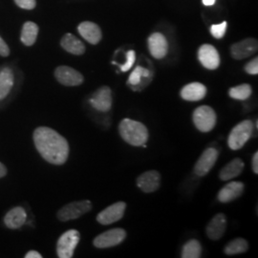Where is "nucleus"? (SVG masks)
I'll return each mask as SVG.
<instances>
[{
	"label": "nucleus",
	"instance_id": "4be33fe9",
	"mask_svg": "<svg viewBox=\"0 0 258 258\" xmlns=\"http://www.w3.org/2000/svg\"><path fill=\"white\" fill-rule=\"evenodd\" d=\"M60 45L66 52L72 55H81L85 52V46L83 42L72 34H66L60 40Z\"/></svg>",
	"mask_w": 258,
	"mask_h": 258
},
{
	"label": "nucleus",
	"instance_id": "6e6552de",
	"mask_svg": "<svg viewBox=\"0 0 258 258\" xmlns=\"http://www.w3.org/2000/svg\"><path fill=\"white\" fill-rule=\"evenodd\" d=\"M125 208H126V204L124 202H117L113 204L98 214L97 221L104 226L116 223L123 217Z\"/></svg>",
	"mask_w": 258,
	"mask_h": 258
},
{
	"label": "nucleus",
	"instance_id": "c9c22d12",
	"mask_svg": "<svg viewBox=\"0 0 258 258\" xmlns=\"http://www.w3.org/2000/svg\"><path fill=\"white\" fill-rule=\"evenodd\" d=\"M7 172H8L7 167L0 162V178H3L7 175Z\"/></svg>",
	"mask_w": 258,
	"mask_h": 258
},
{
	"label": "nucleus",
	"instance_id": "72a5a7b5",
	"mask_svg": "<svg viewBox=\"0 0 258 258\" xmlns=\"http://www.w3.org/2000/svg\"><path fill=\"white\" fill-rule=\"evenodd\" d=\"M252 170L255 174H258V152L256 151L252 156Z\"/></svg>",
	"mask_w": 258,
	"mask_h": 258
},
{
	"label": "nucleus",
	"instance_id": "7ed1b4c3",
	"mask_svg": "<svg viewBox=\"0 0 258 258\" xmlns=\"http://www.w3.org/2000/svg\"><path fill=\"white\" fill-rule=\"evenodd\" d=\"M253 132V122L245 120L231 129L228 139V145L232 150H238L245 146Z\"/></svg>",
	"mask_w": 258,
	"mask_h": 258
},
{
	"label": "nucleus",
	"instance_id": "393cba45",
	"mask_svg": "<svg viewBox=\"0 0 258 258\" xmlns=\"http://www.w3.org/2000/svg\"><path fill=\"white\" fill-rule=\"evenodd\" d=\"M249 249L248 242L243 238H235L231 241L224 249L227 255H235L246 252Z\"/></svg>",
	"mask_w": 258,
	"mask_h": 258
},
{
	"label": "nucleus",
	"instance_id": "a211bd4d",
	"mask_svg": "<svg viewBox=\"0 0 258 258\" xmlns=\"http://www.w3.org/2000/svg\"><path fill=\"white\" fill-rule=\"evenodd\" d=\"M78 31L86 41L93 45L98 44L102 39V31L94 22L83 21L79 25Z\"/></svg>",
	"mask_w": 258,
	"mask_h": 258
},
{
	"label": "nucleus",
	"instance_id": "2eb2a0df",
	"mask_svg": "<svg viewBox=\"0 0 258 258\" xmlns=\"http://www.w3.org/2000/svg\"><path fill=\"white\" fill-rule=\"evenodd\" d=\"M148 49L151 55L157 59L164 58L168 51V43L164 35L160 33H154L148 40Z\"/></svg>",
	"mask_w": 258,
	"mask_h": 258
},
{
	"label": "nucleus",
	"instance_id": "ddd939ff",
	"mask_svg": "<svg viewBox=\"0 0 258 258\" xmlns=\"http://www.w3.org/2000/svg\"><path fill=\"white\" fill-rule=\"evenodd\" d=\"M93 108L100 112H108L112 106V95L109 87L102 86L94 93L90 99Z\"/></svg>",
	"mask_w": 258,
	"mask_h": 258
},
{
	"label": "nucleus",
	"instance_id": "f3484780",
	"mask_svg": "<svg viewBox=\"0 0 258 258\" xmlns=\"http://www.w3.org/2000/svg\"><path fill=\"white\" fill-rule=\"evenodd\" d=\"M27 213L22 207H16L10 210L4 217V224L10 230H19L26 222Z\"/></svg>",
	"mask_w": 258,
	"mask_h": 258
},
{
	"label": "nucleus",
	"instance_id": "412c9836",
	"mask_svg": "<svg viewBox=\"0 0 258 258\" xmlns=\"http://www.w3.org/2000/svg\"><path fill=\"white\" fill-rule=\"evenodd\" d=\"M244 166H245L244 162L240 158H235L222 168L219 173V178L222 181L231 180L242 173Z\"/></svg>",
	"mask_w": 258,
	"mask_h": 258
},
{
	"label": "nucleus",
	"instance_id": "473e14b6",
	"mask_svg": "<svg viewBox=\"0 0 258 258\" xmlns=\"http://www.w3.org/2000/svg\"><path fill=\"white\" fill-rule=\"evenodd\" d=\"M9 55V46H8L7 43L3 40V38L0 37V55H1V56H8Z\"/></svg>",
	"mask_w": 258,
	"mask_h": 258
},
{
	"label": "nucleus",
	"instance_id": "c85d7f7f",
	"mask_svg": "<svg viewBox=\"0 0 258 258\" xmlns=\"http://www.w3.org/2000/svg\"><path fill=\"white\" fill-rule=\"evenodd\" d=\"M136 60V54L133 50H130L126 53V61L125 63L122 65H119L120 67V71L121 72H127L129 71L132 66L134 65V62Z\"/></svg>",
	"mask_w": 258,
	"mask_h": 258
},
{
	"label": "nucleus",
	"instance_id": "f03ea898",
	"mask_svg": "<svg viewBox=\"0 0 258 258\" xmlns=\"http://www.w3.org/2000/svg\"><path fill=\"white\" fill-rule=\"evenodd\" d=\"M120 137L133 147H141L147 144L148 130L147 126L137 120L124 119L119 125Z\"/></svg>",
	"mask_w": 258,
	"mask_h": 258
},
{
	"label": "nucleus",
	"instance_id": "9b49d317",
	"mask_svg": "<svg viewBox=\"0 0 258 258\" xmlns=\"http://www.w3.org/2000/svg\"><path fill=\"white\" fill-rule=\"evenodd\" d=\"M198 58L201 64L209 70H215L220 65L218 51L211 44H204L199 48Z\"/></svg>",
	"mask_w": 258,
	"mask_h": 258
},
{
	"label": "nucleus",
	"instance_id": "f704fd0d",
	"mask_svg": "<svg viewBox=\"0 0 258 258\" xmlns=\"http://www.w3.org/2000/svg\"><path fill=\"white\" fill-rule=\"evenodd\" d=\"M25 258H42V255L37 250H30L25 254Z\"/></svg>",
	"mask_w": 258,
	"mask_h": 258
},
{
	"label": "nucleus",
	"instance_id": "cd10ccee",
	"mask_svg": "<svg viewBox=\"0 0 258 258\" xmlns=\"http://www.w3.org/2000/svg\"><path fill=\"white\" fill-rule=\"evenodd\" d=\"M148 76H149V71L148 69L142 66H137L129 76L128 83L131 85H138L139 83H141L143 77L148 78Z\"/></svg>",
	"mask_w": 258,
	"mask_h": 258
},
{
	"label": "nucleus",
	"instance_id": "9d476101",
	"mask_svg": "<svg viewBox=\"0 0 258 258\" xmlns=\"http://www.w3.org/2000/svg\"><path fill=\"white\" fill-rule=\"evenodd\" d=\"M217 158L218 151L215 148H210L206 149L195 164L194 173L200 177L207 175L215 165Z\"/></svg>",
	"mask_w": 258,
	"mask_h": 258
},
{
	"label": "nucleus",
	"instance_id": "c756f323",
	"mask_svg": "<svg viewBox=\"0 0 258 258\" xmlns=\"http://www.w3.org/2000/svg\"><path fill=\"white\" fill-rule=\"evenodd\" d=\"M226 30H227V22L224 21V22H222L221 24L212 25L211 27V33L215 38L220 39L225 36Z\"/></svg>",
	"mask_w": 258,
	"mask_h": 258
},
{
	"label": "nucleus",
	"instance_id": "6ab92c4d",
	"mask_svg": "<svg viewBox=\"0 0 258 258\" xmlns=\"http://www.w3.org/2000/svg\"><path fill=\"white\" fill-rule=\"evenodd\" d=\"M245 185L241 182H231L226 184L218 194V200L221 203H230L237 199L244 191Z\"/></svg>",
	"mask_w": 258,
	"mask_h": 258
},
{
	"label": "nucleus",
	"instance_id": "a878e982",
	"mask_svg": "<svg viewBox=\"0 0 258 258\" xmlns=\"http://www.w3.org/2000/svg\"><path fill=\"white\" fill-rule=\"evenodd\" d=\"M202 254V247L201 244L197 240H189L182 250V257L183 258H199Z\"/></svg>",
	"mask_w": 258,
	"mask_h": 258
},
{
	"label": "nucleus",
	"instance_id": "bb28decb",
	"mask_svg": "<svg viewBox=\"0 0 258 258\" xmlns=\"http://www.w3.org/2000/svg\"><path fill=\"white\" fill-rule=\"evenodd\" d=\"M252 93V89L249 84H241L238 86L232 87L229 91V95L231 99L237 100V101H246L248 100Z\"/></svg>",
	"mask_w": 258,
	"mask_h": 258
},
{
	"label": "nucleus",
	"instance_id": "dca6fc26",
	"mask_svg": "<svg viewBox=\"0 0 258 258\" xmlns=\"http://www.w3.org/2000/svg\"><path fill=\"white\" fill-rule=\"evenodd\" d=\"M227 227V218L226 215L223 213L216 214L211 221L209 222L206 232L210 239H221L224 235Z\"/></svg>",
	"mask_w": 258,
	"mask_h": 258
},
{
	"label": "nucleus",
	"instance_id": "4468645a",
	"mask_svg": "<svg viewBox=\"0 0 258 258\" xmlns=\"http://www.w3.org/2000/svg\"><path fill=\"white\" fill-rule=\"evenodd\" d=\"M161 184V175L156 170H148L140 175L137 179V185L146 194L156 191Z\"/></svg>",
	"mask_w": 258,
	"mask_h": 258
},
{
	"label": "nucleus",
	"instance_id": "20e7f679",
	"mask_svg": "<svg viewBox=\"0 0 258 258\" xmlns=\"http://www.w3.org/2000/svg\"><path fill=\"white\" fill-rule=\"evenodd\" d=\"M92 210V203L89 200L76 201L67 204L62 207L57 213L56 217L59 221L67 222L82 217L85 213Z\"/></svg>",
	"mask_w": 258,
	"mask_h": 258
},
{
	"label": "nucleus",
	"instance_id": "b1692460",
	"mask_svg": "<svg viewBox=\"0 0 258 258\" xmlns=\"http://www.w3.org/2000/svg\"><path fill=\"white\" fill-rule=\"evenodd\" d=\"M37 35L38 26L33 21H27L22 26L20 40L24 45L32 46L37 40Z\"/></svg>",
	"mask_w": 258,
	"mask_h": 258
},
{
	"label": "nucleus",
	"instance_id": "5701e85b",
	"mask_svg": "<svg viewBox=\"0 0 258 258\" xmlns=\"http://www.w3.org/2000/svg\"><path fill=\"white\" fill-rule=\"evenodd\" d=\"M15 83L14 73L10 68H4L0 71V101L9 95Z\"/></svg>",
	"mask_w": 258,
	"mask_h": 258
},
{
	"label": "nucleus",
	"instance_id": "f257e3e1",
	"mask_svg": "<svg viewBox=\"0 0 258 258\" xmlns=\"http://www.w3.org/2000/svg\"><path fill=\"white\" fill-rule=\"evenodd\" d=\"M38 153L49 164L61 166L66 163L70 148L67 140L54 129L39 126L33 134Z\"/></svg>",
	"mask_w": 258,
	"mask_h": 258
},
{
	"label": "nucleus",
	"instance_id": "e433bc0d",
	"mask_svg": "<svg viewBox=\"0 0 258 258\" xmlns=\"http://www.w3.org/2000/svg\"><path fill=\"white\" fill-rule=\"evenodd\" d=\"M215 1L216 0H203V4L206 6H212L215 3Z\"/></svg>",
	"mask_w": 258,
	"mask_h": 258
},
{
	"label": "nucleus",
	"instance_id": "0eeeda50",
	"mask_svg": "<svg viewBox=\"0 0 258 258\" xmlns=\"http://www.w3.org/2000/svg\"><path fill=\"white\" fill-rule=\"evenodd\" d=\"M126 232L122 229H112L109 231H104L102 234L98 235L93 240V245L98 249H107L112 248L125 239Z\"/></svg>",
	"mask_w": 258,
	"mask_h": 258
},
{
	"label": "nucleus",
	"instance_id": "39448f33",
	"mask_svg": "<svg viewBox=\"0 0 258 258\" xmlns=\"http://www.w3.org/2000/svg\"><path fill=\"white\" fill-rule=\"evenodd\" d=\"M81 239V234L77 230H69L58 238L56 243V254L59 258H72Z\"/></svg>",
	"mask_w": 258,
	"mask_h": 258
},
{
	"label": "nucleus",
	"instance_id": "7c9ffc66",
	"mask_svg": "<svg viewBox=\"0 0 258 258\" xmlns=\"http://www.w3.org/2000/svg\"><path fill=\"white\" fill-rule=\"evenodd\" d=\"M15 2L19 8L24 10L35 9L37 5L36 0H15Z\"/></svg>",
	"mask_w": 258,
	"mask_h": 258
},
{
	"label": "nucleus",
	"instance_id": "aec40b11",
	"mask_svg": "<svg viewBox=\"0 0 258 258\" xmlns=\"http://www.w3.org/2000/svg\"><path fill=\"white\" fill-rule=\"evenodd\" d=\"M207 94V87L200 83L186 84L181 90V97L187 102H198L203 100Z\"/></svg>",
	"mask_w": 258,
	"mask_h": 258
},
{
	"label": "nucleus",
	"instance_id": "2f4dec72",
	"mask_svg": "<svg viewBox=\"0 0 258 258\" xmlns=\"http://www.w3.org/2000/svg\"><path fill=\"white\" fill-rule=\"evenodd\" d=\"M245 71L249 75H257L258 74V58L255 57L254 59H252L251 61H249V63L245 65Z\"/></svg>",
	"mask_w": 258,
	"mask_h": 258
},
{
	"label": "nucleus",
	"instance_id": "1a4fd4ad",
	"mask_svg": "<svg viewBox=\"0 0 258 258\" xmlns=\"http://www.w3.org/2000/svg\"><path fill=\"white\" fill-rule=\"evenodd\" d=\"M56 81L65 86H79L83 83V75L69 66H58L55 70Z\"/></svg>",
	"mask_w": 258,
	"mask_h": 258
},
{
	"label": "nucleus",
	"instance_id": "f8f14e48",
	"mask_svg": "<svg viewBox=\"0 0 258 258\" xmlns=\"http://www.w3.org/2000/svg\"><path fill=\"white\" fill-rule=\"evenodd\" d=\"M257 40L254 38H246L231 47V54L235 59H244L257 52Z\"/></svg>",
	"mask_w": 258,
	"mask_h": 258
},
{
	"label": "nucleus",
	"instance_id": "423d86ee",
	"mask_svg": "<svg viewBox=\"0 0 258 258\" xmlns=\"http://www.w3.org/2000/svg\"><path fill=\"white\" fill-rule=\"evenodd\" d=\"M192 120L196 128L201 132L207 133L214 128L217 121V117L215 111L212 107L202 105L194 110Z\"/></svg>",
	"mask_w": 258,
	"mask_h": 258
}]
</instances>
